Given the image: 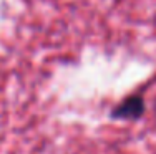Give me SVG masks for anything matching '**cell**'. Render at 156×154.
<instances>
[{"mask_svg": "<svg viewBox=\"0 0 156 154\" xmlns=\"http://www.w3.org/2000/svg\"><path fill=\"white\" fill-rule=\"evenodd\" d=\"M144 100L140 94H133V96L125 98L120 104H116L111 109L110 116L111 119H120V121H135L140 119L144 113Z\"/></svg>", "mask_w": 156, "mask_h": 154, "instance_id": "1", "label": "cell"}]
</instances>
